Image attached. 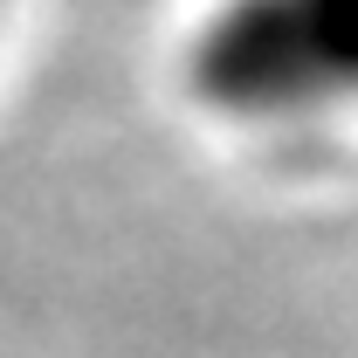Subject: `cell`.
Wrapping results in <instances>:
<instances>
[{
	"instance_id": "1",
	"label": "cell",
	"mask_w": 358,
	"mask_h": 358,
	"mask_svg": "<svg viewBox=\"0 0 358 358\" xmlns=\"http://www.w3.org/2000/svg\"><path fill=\"white\" fill-rule=\"evenodd\" d=\"M186 96L234 131L358 117V0H214L179 48Z\"/></svg>"
},
{
	"instance_id": "2",
	"label": "cell",
	"mask_w": 358,
	"mask_h": 358,
	"mask_svg": "<svg viewBox=\"0 0 358 358\" xmlns=\"http://www.w3.org/2000/svg\"><path fill=\"white\" fill-rule=\"evenodd\" d=\"M0 28H7V0H0Z\"/></svg>"
}]
</instances>
